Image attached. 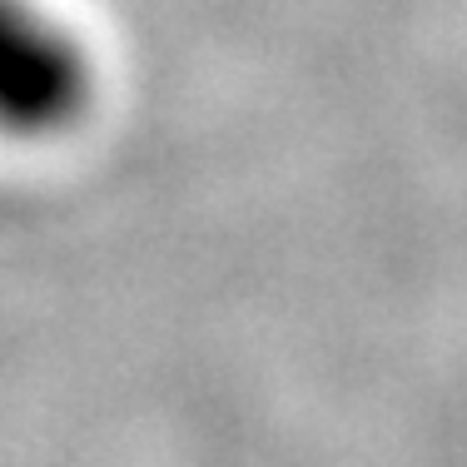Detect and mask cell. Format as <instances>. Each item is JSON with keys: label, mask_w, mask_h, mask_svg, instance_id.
Masks as SVG:
<instances>
[{"label": "cell", "mask_w": 467, "mask_h": 467, "mask_svg": "<svg viewBox=\"0 0 467 467\" xmlns=\"http://www.w3.org/2000/svg\"><path fill=\"white\" fill-rule=\"evenodd\" d=\"M95 70L85 46L36 0H0V135L55 140L85 119Z\"/></svg>", "instance_id": "1"}]
</instances>
